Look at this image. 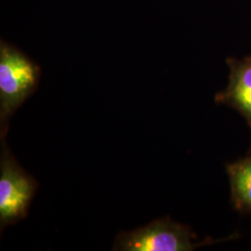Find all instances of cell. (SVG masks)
<instances>
[{"instance_id":"cell-1","label":"cell","mask_w":251,"mask_h":251,"mask_svg":"<svg viewBox=\"0 0 251 251\" xmlns=\"http://www.w3.org/2000/svg\"><path fill=\"white\" fill-rule=\"evenodd\" d=\"M40 68L14 46L0 42V125L3 138L13 113L36 90Z\"/></svg>"},{"instance_id":"cell-2","label":"cell","mask_w":251,"mask_h":251,"mask_svg":"<svg viewBox=\"0 0 251 251\" xmlns=\"http://www.w3.org/2000/svg\"><path fill=\"white\" fill-rule=\"evenodd\" d=\"M196 239L197 235L188 226L167 217L155 220L132 232L119 233L113 251H190L220 241L209 239L196 243Z\"/></svg>"},{"instance_id":"cell-3","label":"cell","mask_w":251,"mask_h":251,"mask_svg":"<svg viewBox=\"0 0 251 251\" xmlns=\"http://www.w3.org/2000/svg\"><path fill=\"white\" fill-rule=\"evenodd\" d=\"M36 189V179L23 170L3 143L0 159L1 231L26 217Z\"/></svg>"},{"instance_id":"cell-4","label":"cell","mask_w":251,"mask_h":251,"mask_svg":"<svg viewBox=\"0 0 251 251\" xmlns=\"http://www.w3.org/2000/svg\"><path fill=\"white\" fill-rule=\"evenodd\" d=\"M228 85L216 94L215 101L236 110L251 129V56L229 58Z\"/></svg>"},{"instance_id":"cell-5","label":"cell","mask_w":251,"mask_h":251,"mask_svg":"<svg viewBox=\"0 0 251 251\" xmlns=\"http://www.w3.org/2000/svg\"><path fill=\"white\" fill-rule=\"evenodd\" d=\"M231 188V204L242 214H251V152L226 165Z\"/></svg>"},{"instance_id":"cell-6","label":"cell","mask_w":251,"mask_h":251,"mask_svg":"<svg viewBox=\"0 0 251 251\" xmlns=\"http://www.w3.org/2000/svg\"></svg>"}]
</instances>
